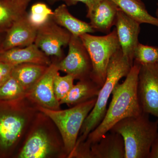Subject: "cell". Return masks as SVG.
Here are the masks:
<instances>
[{
	"label": "cell",
	"instance_id": "obj_1",
	"mask_svg": "<svg viewBox=\"0 0 158 158\" xmlns=\"http://www.w3.org/2000/svg\"><path fill=\"white\" fill-rule=\"evenodd\" d=\"M141 65L134 62L129 73L122 84H118L112 93L109 107L101 122L88 135L87 139L77 148L82 153H88L90 145L100 140L118 122L138 116L142 113L138 95V75Z\"/></svg>",
	"mask_w": 158,
	"mask_h": 158
},
{
	"label": "cell",
	"instance_id": "obj_2",
	"mask_svg": "<svg viewBox=\"0 0 158 158\" xmlns=\"http://www.w3.org/2000/svg\"><path fill=\"white\" fill-rule=\"evenodd\" d=\"M39 112L26 97L14 101L0 100V155L10 153L25 139Z\"/></svg>",
	"mask_w": 158,
	"mask_h": 158
},
{
	"label": "cell",
	"instance_id": "obj_3",
	"mask_svg": "<svg viewBox=\"0 0 158 158\" xmlns=\"http://www.w3.org/2000/svg\"><path fill=\"white\" fill-rule=\"evenodd\" d=\"M25 139L18 158H67L56 126L48 116L40 111Z\"/></svg>",
	"mask_w": 158,
	"mask_h": 158
},
{
	"label": "cell",
	"instance_id": "obj_4",
	"mask_svg": "<svg viewBox=\"0 0 158 158\" xmlns=\"http://www.w3.org/2000/svg\"><path fill=\"white\" fill-rule=\"evenodd\" d=\"M133 65V63L123 56L121 48L113 55L108 65L104 83L99 91L94 107L83 123L75 147L85 141L88 135L101 122L106 112L108 101L114 88L123 77L127 76Z\"/></svg>",
	"mask_w": 158,
	"mask_h": 158
},
{
	"label": "cell",
	"instance_id": "obj_5",
	"mask_svg": "<svg viewBox=\"0 0 158 158\" xmlns=\"http://www.w3.org/2000/svg\"><path fill=\"white\" fill-rule=\"evenodd\" d=\"M110 131L118 133L124 140L125 158H149L152 145L158 133V119L152 121L149 114L124 118Z\"/></svg>",
	"mask_w": 158,
	"mask_h": 158
},
{
	"label": "cell",
	"instance_id": "obj_6",
	"mask_svg": "<svg viewBox=\"0 0 158 158\" xmlns=\"http://www.w3.org/2000/svg\"><path fill=\"white\" fill-rule=\"evenodd\" d=\"M97 97L65 110H53L37 106L40 112L50 118L62 137L67 158H70L75 147L85 118L92 110Z\"/></svg>",
	"mask_w": 158,
	"mask_h": 158
},
{
	"label": "cell",
	"instance_id": "obj_7",
	"mask_svg": "<svg viewBox=\"0 0 158 158\" xmlns=\"http://www.w3.org/2000/svg\"><path fill=\"white\" fill-rule=\"evenodd\" d=\"M79 37L87 50L92 63L90 78L102 87L106 80L110 59L120 48L116 29L105 36L85 34Z\"/></svg>",
	"mask_w": 158,
	"mask_h": 158
},
{
	"label": "cell",
	"instance_id": "obj_8",
	"mask_svg": "<svg viewBox=\"0 0 158 158\" xmlns=\"http://www.w3.org/2000/svg\"><path fill=\"white\" fill-rule=\"evenodd\" d=\"M68 46L67 56L56 63L59 71L72 76L75 80L90 78L92 63L80 37L72 35Z\"/></svg>",
	"mask_w": 158,
	"mask_h": 158
},
{
	"label": "cell",
	"instance_id": "obj_9",
	"mask_svg": "<svg viewBox=\"0 0 158 158\" xmlns=\"http://www.w3.org/2000/svg\"><path fill=\"white\" fill-rule=\"evenodd\" d=\"M138 95L142 112L158 119V68L156 64L141 65Z\"/></svg>",
	"mask_w": 158,
	"mask_h": 158
},
{
	"label": "cell",
	"instance_id": "obj_10",
	"mask_svg": "<svg viewBox=\"0 0 158 158\" xmlns=\"http://www.w3.org/2000/svg\"><path fill=\"white\" fill-rule=\"evenodd\" d=\"M71 36L51 18L37 29L34 44L48 56L61 58L62 47L68 45Z\"/></svg>",
	"mask_w": 158,
	"mask_h": 158
},
{
	"label": "cell",
	"instance_id": "obj_11",
	"mask_svg": "<svg viewBox=\"0 0 158 158\" xmlns=\"http://www.w3.org/2000/svg\"><path fill=\"white\" fill-rule=\"evenodd\" d=\"M59 71L56 63H52L29 90L27 97L37 106L51 110H60V104L55 96L53 87L54 78Z\"/></svg>",
	"mask_w": 158,
	"mask_h": 158
},
{
	"label": "cell",
	"instance_id": "obj_12",
	"mask_svg": "<svg viewBox=\"0 0 158 158\" xmlns=\"http://www.w3.org/2000/svg\"><path fill=\"white\" fill-rule=\"evenodd\" d=\"M140 24L118 9L115 24L118 42L123 56L132 63L135 49L139 43Z\"/></svg>",
	"mask_w": 158,
	"mask_h": 158
},
{
	"label": "cell",
	"instance_id": "obj_13",
	"mask_svg": "<svg viewBox=\"0 0 158 158\" xmlns=\"http://www.w3.org/2000/svg\"><path fill=\"white\" fill-rule=\"evenodd\" d=\"M37 29L29 22L27 13H26L7 31L6 39L1 46L0 52L34 44Z\"/></svg>",
	"mask_w": 158,
	"mask_h": 158
},
{
	"label": "cell",
	"instance_id": "obj_14",
	"mask_svg": "<svg viewBox=\"0 0 158 158\" xmlns=\"http://www.w3.org/2000/svg\"><path fill=\"white\" fill-rule=\"evenodd\" d=\"M0 61L15 66L23 63H34L49 66L50 59L35 44L0 52Z\"/></svg>",
	"mask_w": 158,
	"mask_h": 158
},
{
	"label": "cell",
	"instance_id": "obj_15",
	"mask_svg": "<svg viewBox=\"0 0 158 158\" xmlns=\"http://www.w3.org/2000/svg\"><path fill=\"white\" fill-rule=\"evenodd\" d=\"M118 9V6L111 0H101L87 11L89 23L95 31L109 34L115 25Z\"/></svg>",
	"mask_w": 158,
	"mask_h": 158
},
{
	"label": "cell",
	"instance_id": "obj_16",
	"mask_svg": "<svg viewBox=\"0 0 158 158\" xmlns=\"http://www.w3.org/2000/svg\"><path fill=\"white\" fill-rule=\"evenodd\" d=\"M99 141L91 144L89 158H125L124 140L118 133L110 131Z\"/></svg>",
	"mask_w": 158,
	"mask_h": 158
},
{
	"label": "cell",
	"instance_id": "obj_17",
	"mask_svg": "<svg viewBox=\"0 0 158 158\" xmlns=\"http://www.w3.org/2000/svg\"><path fill=\"white\" fill-rule=\"evenodd\" d=\"M52 18L73 36L79 37L84 34L95 32L90 23L81 20L71 14L65 4L60 5L54 10Z\"/></svg>",
	"mask_w": 158,
	"mask_h": 158
},
{
	"label": "cell",
	"instance_id": "obj_18",
	"mask_svg": "<svg viewBox=\"0 0 158 158\" xmlns=\"http://www.w3.org/2000/svg\"><path fill=\"white\" fill-rule=\"evenodd\" d=\"M101 88L90 78L80 80L59 103L69 106L81 103L97 97Z\"/></svg>",
	"mask_w": 158,
	"mask_h": 158
},
{
	"label": "cell",
	"instance_id": "obj_19",
	"mask_svg": "<svg viewBox=\"0 0 158 158\" xmlns=\"http://www.w3.org/2000/svg\"><path fill=\"white\" fill-rule=\"evenodd\" d=\"M129 17L139 23L158 27V19L149 14L141 0H111Z\"/></svg>",
	"mask_w": 158,
	"mask_h": 158
},
{
	"label": "cell",
	"instance_id": "obj_20",
	"mask_svg": "<svg viewBox=\"0 0 158 158\" xmlns=\"http://www.w3.org/2000/svg\"><path fill=\"white\" fill-rule=\"evenodd\" d=\"M48 66L23 63L15 66L12 75L28 92L45 72Z\"/></svg>",
	"mask_w": 158,
	"mask_h": 158
},
{
	"label": "cell",
	"instance_id": "obj_21",
	"mask_svg": "<svg viewBox=\"0 0 158 158\" xmlns=\"http://www.w3.org/2000/svg\"><path fill=\"white\" fill-rule=\"evenodd\" d=\"M26 9L15 3L0 0V31H8L27 13Z\"/></svg>",
	"mask_w": 158,
	"mask_h": 158
},
{
	"label": "cell",
	"instance_id": "obj_22",
	"mask_svg": "<svg viewBox=\"0 0 158 158\" xmlns=\"http://www.w3.org/2000/svg\"><path fill=\"white\" fill-rule=\"evenodd\" d=\"M27 94V91L12 76L0 85L1 100H16L26 97Z\"/></svg>",
	"mask_w": 158,
	"mask_h": 158
},
{
	"label": "cell",
	"instance_id": "obj_23",
	"mask_svg": "<svg viewBox=\"0 0 158 158\" xmlns=\"http://www.w3.org/2000/svg\"><path fill=\"white\" fill-rule=\"evenodd\" d=\"M53 12L44 3H35L31 6L28 19L31 24L38 29L52 18Z\"/></svg>",
	"mask_w": 158,
	"mask_h": 158
},
{
	"label": "cell",
	"instance_id": "obj_24",
	"mask_svg": "<svg viewBox=\"0 0 158 158\" xmlns=\"http://www.w3.org/2000/svg\"><path fill=\"white\" fill-rule=\"evenodd\" d=\"M158 59V47L138 44L134 53V62L141 65L156 64Z\"/></svg>",
	"mask_w": 158,
	"mask_h": 158
},
{
	"label": "cell",
	"instance_id": "obj_25",
	"mask_svg": "<svg viewBox=\"0 0 158 158\" xmlns=\"http://www.w3.org/2000/svg\"><path fill=\"white\" fill-rule=\"evenodd\" d=\"M74 80V78L70 75L61 76L59 72L56 75L54 80V90L56 98L59 102L73 87Z\"/></svg>",
	"mask_w": 158,
	"mask_h": 158
},
{
	"label": "cell",
	"instance_id": "obj_26",
	"mask_svg": "<svg viewBox=\"0 0 158 158\" xmlns=\"http://www.w3.org/2000/svg\"><path fill=\"white\" fill-rule=\"evenodd\" d=\"M15 66L0 61V85L11 76Z\"/></svg>",
	"mask_w": 158,
	"mask_h": 158
},
{
	"label": "cell",
	"instance_id": "obj_27",
	"mask_svg": "<svg viewBox=\"0 0 158 158\" xmlns=\"http://www.w3.org/2000/svg\"><path fill=\"white\" fill-rule=\"evenodd\" d=\"M67 6H74L79 2L84 3L86 6L87 11L92 9L101 0H62Z\"/></svg>",
	"mask_w": 158,
	"mask_h": 158
},
{
	"label": "cell",
	"instance_id": "obj_28",
	"mask_svg": "<svg viewBox=\"0 0 158 158\" xmlns=\"http://www.w3.org/2000/svg\"><path fill=\"white\" fill-rule=\"evenodd\" d=\"M149 158H158V133L152 145Z\"/></svg>",
	"mask_w": 158,
	"mask_h": 158
},
{
	"label": "cell",
	"instance_id": "obj_29",
	"mask_svg": "<svg viewBox=\"0 0 158 158\" xmlns=\"http://www.w3.org/2000/svg\"><path fill=\"white\" fill-rule=\"evenodd\" d=\"M4 1L11 2L17 4L19 6L27 8L31 0H4Z\"/></svg>",
	"mask_w": 158,
	"mask_h": 158
},
{
	"label": "cell",
	"instance_id": "obj_30",
	"mask_svg": "<svg viewBox=\"0 0 158 158\" xmlns=\"http://www.w3.org/2000/svg\"><path fill=\"white\" fill-rule=\"evenodd\" d=\"M157 9H156V18L158 19V2L157 3Z\"/></svg>",
	"mask_w": 158,
	"mask_h": 158
},
{
	"label": "cell",
	"instance_id": "obj_31",
	"mask_svg": "<svg viewBox=\"0 0 158 158\" xmlns=\"http://www.w3.org/2000/svg\"><path fill=\"white\" fill-rule=\"evenodd\" d=\"M156 66H157L158 68V59L157 62L156 63Z\"/></svg>",
	"mask_w": 158,
	"mask_h": 158
},
{
	"label": "cell",
	"instance_id": "obj_32",
	"mask_svg": "<svg viewBox=\"0 0 158 158\" xmlns=\"http://www.w3.org/2000/svg\"><path fill=\"white\" fill-rule=\"evenodd\" d=\"M50 1H60V0H50Z\"/></svg>",
	"mask_w": 158,
	"mask_h": 158
}]
</instances>
